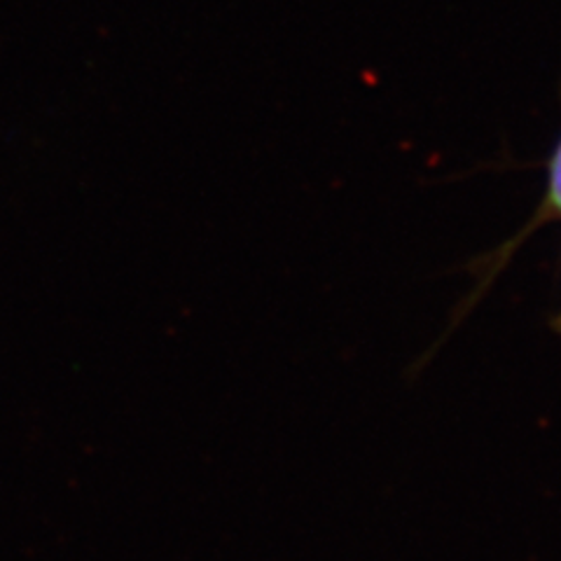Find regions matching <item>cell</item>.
I'll return each instance as SVG.
<instances>
[{
  "label": "cell",
  "instance_id": "7a4b0ae2",
  "mask_svg": "<svg viewBox=\"0 0 561 561\" xmlns=\"http://www.w3.org/2000/svg\"><path fill=\"white\" fill-rule=\"evenodd\" d=\"M550 328H552V332H554V335H557L559 342H561V311L552 316V319H550Z\"/></svg>",
  "mask_w": 561,
  "mask_h": 561
},
{
  "label": "cell",
  "instance_id": "6da1fadb",
  "mask_svg": "<svg viewBox=\"0 0 561 561\" xmlns=\"http://www.w3.org/2000/svg\"><path fill=\"white\" fill-rule=\"evenodd\" d=\"M548 222H561V138L559 144L554 146V152L550 157V164H548V187H546V197H542L536 216L529 220V225L524 227V230L511 241L501 245V249L491 255L486 262H480V288L476 290V295H472V302H478V297L486 290V286L491 284V280L496 278V274L505 267V262L511 260L513 251L517 249V245L529 237L534 230H538L540 225H548Z\"/></svg>",
  "mask_w": 561,
  "mask_h": 561
}]
</instances>
